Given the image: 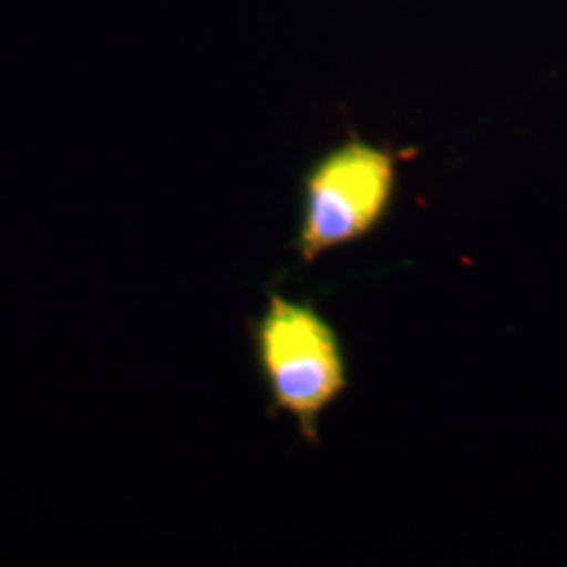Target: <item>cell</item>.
<instances>
[{
    "label": "cell",
    "instance_id": "cell-2",
    "mask_svg": "<svg viewBox=\"0 0 567 567\" xmlns=\"http://www.w3.org/2000/svg\"><path fill=\"white\" fill-rule=\"evenodd\" d=\"M398 189V156L349 137L305 173L297 250L313 264L332 250L365 240L385 221Z\"/></svg>",
    "mask_w": 567,
    "mask_h": 567
},
{
    "label": "cell",
    "instance_id": "cell-1",
    "mask_svg": "<svg viewBox=\"0 0 567 567\" xmlns=\"http://www.w3.org/2000/svg\"><path fill=\"white\" fill-rule=\"evenodd\" d=\"M250 339L271 412L288 414L305 442L316 444L320 419L349 385L339 332L313 305L269 292Z\"/></svg>",
    "mask_w": 567,
    "mask_h": 567
}]
</instances>
